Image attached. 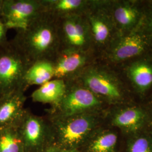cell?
<instances>
[{
  "instance_id": "obj_1",
  "label": "cell",
  "mask_w": 152,
  "mask_h": 152,
  "mask_svg": "<svg viewBox=\"0 0 152 152\" xmlns=\"http://www.w3.org/2000/svg\"><path fill=\"white\" fill-rule=\"evenodd\" d=\"M11 43L31 65L39 60L52 61L60 49L58 19L44 11L26 29L16 31Z\"/></svg>"
},
{
  "instance_id": "obj_2",
  "label": "cell",
  "mask_w": 152,
  "mask_h": 152,
  "mask_svg": "<svg viewBox=\"0 0 152 152\" xmlns=\"http://www.w3.org/2000/svg\"><path fill=\"white\" fill-rule=\"evenodd\" d=\"M51 144L79 151L80 147L98 125L96 112L65 117H49Z\"/></svg>"
},
{
  "instance_id": "obj_3",
  "label": "cell",
  "mask_w": 152,
  "mask_h": 152,
  "mask_svg": "<svg viewBox=\"0 0 152 152\" xmlns=\"http://www.w3.org/2000/svg\"><path fill=\"white\" fill-rule=\"evenodd\" d=\"M66 87L60 101L48 110L49 117H65L95 113L104 101L76 80L65 81Z\"/></svg>"
},
{
  "instance_id": "obj_4",
  "label": "cell",
  "mask_w": 152,
  "mask_h": 152,
  "mask_svg": "<svg viewBox=\"0 0 152 152\" xmlns=\"http://www.w3.org/2000/svg\"><path fill=\"white\" fill-rule=\"evenodd\" d=\"M31 65L11 42L0 47V97L27 88L24 76Z\"/></svg>"
},
{
  "instance_id": "obj_5",
  "label": "cell",
  "mask_w": 152,
  "mask_h": 152,
  "mask_svg": "<svg viewBox=\"0 0 152 152\" xmlns=\"http://www.w3.org/2000/svg\"><path fill=\"white\" fill-rule=\"evenodd\" d=\"M103 100L115 101L122 97L120 82L108 68L94 61L75 80Z\"/></svg>"
},
{
  "instance_id": "obj_6",
  "label": "cell",
  "mask_w": 152,
  "mask_h": 152,
  "mask_svg": "<svg viewBox=\"0 0 152 152\" xmlns=\"http://www.w3.org/2000/svg\"><path fill=\"white\" fill-rule=\"evenodd\" d=\"M106 1H90L84 15L91 37L93 49L100 56L113 38L114 23Z\"/></svg>"
},
{
  "instance_id": "obj_7",
  "label": "cell",
  "mask_w": 152,
  "mask_h": 152,
  "mask_svg": "<svg viewBox=\"0 0 152 152\" xmlns=\"http://www.w3.org/2000/svg\"><path fill=\"white\" fill-rule=\"evenodd\" d=\"M25 152H42L51 144V130L47 117L26 110L17 126Z\"/></svg>"
},
{
  "instance_id": "obj_8",
  "label": "cell",
  "mask_w": 152,
  "mask_h": 152,
  "mask_svg": "<svg viewBox=\"0 0 152 152\" xmlns=\"http://www.w3.org/2000/svg\"><path fill=\"white\" fill-rule=\"evenodd\" d=\"M58 20L60 50L94 51L89 27L84 14L72 15Z\"/></svg>"
},
{
  "instance_id": "obj_9",
  "label": "cell",
  "mask_w": 152,
  "mask_h": 152,
  "mask_svg": "<svg viewBox=\"0 0 152 152\" xmlns=\"http://www.w3.org/2000/svg\"><path fill=\"white\" fill-rule=\"evenodd\" d=\"M45 11L42 0H3L1 19L7 29H26Z\"/></svg>"
},
{
  "instance_id": "obj_10",
  "label": "cell",
  "mask_w": 152,
  "mask_h": 152,
  "mask_svg": "<svg viewBox=\"0 0 152 152\" xmlns=\"http://www.w3.org/2000/svg\"><path fill=\"white\" fill-rule=\"evenodd\" d=\"M97 55L92 51L61 50L52 60L54 78L69 81L75 80L82 71L95 61Z\"/></svg>"
},
{
  "instance_id": "obj_11",
  "label": "cell",
  "mask_w": 152,
  "mask_h": 152,
  "mask_svg": "<svg viewBox=\"0 0 152 152\" xmlns=\"http://www.w3.org/2000/svg\"><path fill=\"white\" fill-rule=\"evenodd\" d=\"M147 41L139 33H131L114 38L101 57L112 63H117L141 54L147 48Z\"/></svg>"
},
{
  "instance_id": "obj_12",
  "label": "cell",
  "mask_w": 152,
  "mask_h": 152,
  "mask_svg": "<svg viewBox=\"0 0 152 152\" xmlns=\"http://www.w3.org/2000/svg\"><path fill=\"white\" fill-rule=\"evenodd\" d=\"M25 92L20 89L0 97V130L16 127L19 123L26 110Z\"/></svg>"
},
{
  "instance_id": "obj_13",
  "label": "cell",
  "mask_w": 152,
  "mask_h": 152,
  "mask_svg": "<svg viewBox=\"0 0 152 152\" xmlns=\"http://www.w3.org/2000/svg\"><path fill=\"white\" fill-rule=\"evenodd\" d=\"M109 11L114 25L124 30H130L139 23L141 12L138 7L131 2H108Z\"/></svg>"
},
{
  "instance_id": "obj_14",
  "label": "cell",
  "mask_w": 152,
  "mask_h": 152,
  "mask_svg": "<svg viewBox=\"0 0 152 152\" xmlns=\"http://www.w3.org/2000/svg\"><path fill=\"white\" fill-rule=\"evenodd\" d=\"M45 11L56 19L76 14H84L90 1L87 0H42Z\"/></svg>"
},
{
  "instance_id": "obj_15",
  "label": "cell",
  "mask_w": 152,
  "mask_h": 152,
  "mask_svg": "<svg viewBox=\"0 0 152 152\" xmlns=\"http://www.w3.org/2000/svg\"><path fill=\"white\" fill-rule=\"evenodd\" d=\"M66 83L63 80L54 78L39 86L32 93L33 102L49 104L55 105L63 97L66 90Z\"/></svg>"
},
{
  "instance_id": "obj_16",
  "label": "cell",
  "mask_w": 152,
  "mask_h": 152,
  "mask_svg": "<svg viewBox=\"0 0 152 152\" xmlns=\"http://www.w3.org/2000/svg\"><path fill=\"white\" fill-rule=\"evenodd\" d=\"M54 78V66L51 60L37 61L29 66L24 76V84L31 86H41Z\"/></svg>"
},
{
  "instance_id": "obj_17",
  "label": "cell",
  "mask_w": 152,
  "mask_h": 152,
  "mask_svg": "<svg viewBox=\"0 0 152 152\" xmlns=\"http://www.w3.org/2000/svg\"><path fill=\"white\" fill-rule=\"evenodd\" d=\"M127 73L134 87L140 92H144L152 85V63L139 60L131 64Z\"/></svg>"
},
{
  "instance_id": "obj_18",
  "label": "cell",
  "mask_w": 152,
  "mask_h": 152,
  "mask_svg": "<svg viewBox=\"0 0 152 152\" xmlns=\"http://www.w3.org/2000/svg\"><path fill=\"white\" fill-rule=\"evenodd\" d=\"M0 152H25L17 126L0 130Z\"/></svg>"
},
{
  "instance_id": "obj_19",
  "label": "cell",
  "mask_w": 152,
  "mask_h": 152,
  "mask_svg": "<svg viewBox=\"0 0 152 152\" xmlns=\"http://www.w3.org/2000/svg\"><path fill=\"white\" fill-rule=\"evenodd\" d=\"M144 116L142 111L139 109H126L115 114L112 123L115 126L120 127L135 129L142 124Z\"/></svg>"
},
{
  "instance_id": "obj_20",
  "label": "cell",
  "mask_w": 152,
  "mask_h": 152,
  "mask_svg": "<svg viewBox=\"0 0 152 152\" xmlns=\"http://www.w3.org/2000/svg\"><path fill=\"white\" fill-rule=\"evenodd\" d=\"M117 136L111 132H103L95 137L87 147V152H114Z\"/></svg>"
},
{
  "instance_id": "obj_21",
  "label": "cell",
  "mask_w": 152,
  "mask_h": 152,
  "mask_svg": "<svg viewBox=\"0 0 152 152\" xmlns=\"http://www.w3.org/2000/svg\"><path fill=\"white\" fill-rule=\"evenodd\" d=\"M130 152H151L149 141L143 137L137 139L132 144Z\"/></svg>"
},
{
  "instance_id": "obj_22",
  "label": "cell",
  "mask_w": 152,
  "mask_h": 152,
  "mask_svg": "<svg viewBox=\"0 0 152 152\" xmlns=\"http://www.w3.org/2000/svg\"><path fill=\"white\" fill-rule=\"evenodd\" d=\"M7 29L2 21L0 19V47L5 45L8 42L7 41Z\"/></svg>"
},
{
  "instance_id": "obj_23",
  "label": "cell",
  "mask_w": 152,
  "mask_h": 152,
  "mask_svg": "<svg viewBox=\"0 0 152 152\" xmlns=\"http://www.w3.org/2000/svg\"><path fill=\"white\" fill-rule=\"evenodd\" d=\"M144 27L149 32L152 33V8L149 10L144 20Z\"/></svg>"
},
{
  "instance_id": "obj_24",
  "label": "cell",
  "mask_w": 152,
  "mask_h": 152,
  "mask_svg": "<svg viewBox=\"0 0 152 152\" xmlns=\"http://www.w3.org/2000/svg\"><path fill=\"white\" fill-rule=\"evenodd\" d=\"M42 152H80L75 150H69L58 147L54 144H51L47 147Z\"/></svg>"
},
{
  "instance_id": "obj_25",
  "label": "cell",
  "mask_w": 152,
  "mask_h": 152,
  "mask_svg": "<svg viewBox=\"0 0 152 152\" xmlns=\"http://www.w3.org/2000/svg\"><path fill=\"white\" fill-rule=\"evenodd\" d=\"M2 8H3V0H0V19H1V15H2Z\"/></svg>"
}]
</instances>
